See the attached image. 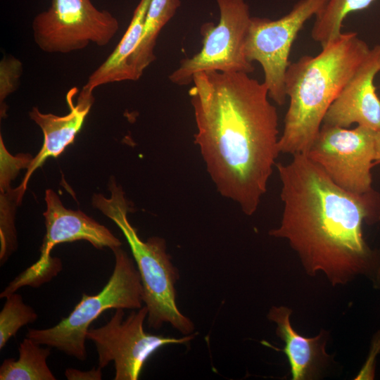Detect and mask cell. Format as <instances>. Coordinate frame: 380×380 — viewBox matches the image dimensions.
I'll return each instance as SVG.
<instances>
[{
	"mask_svg": "<svg viewBox=\"0 0 380 380\" xmlns=\"http://www.w3.org/2000/svg\"><path fill=\"white\" fill-rule=\"evenodd\" d=\"M248 75L201 72L189 94L194 141L213 182L222 196L252 215L280 152L277 109L265 83Z\"/></svg>",
	"mask_w": 380,
	"mask_h": 380,
	"instance_id": "1",
	"label": "cell"
},
{
	"mask_svg": "<svg viewBox=\"0 0 380 380\" xmlns=\"http://www.w3.org/2000/svg\"><path fill=\"white\" fill-rule=\"evenodd\" d=\"M292 156L276 164L283 213L269 234L288 241L310 276L322 272L335 286L363 275L380 285V253L370 249L362 234L365 222L380 220L379 194L349 192L306 155Z\"/></svg>",
	"mask_w": 380,
	"mask_h": 380,
	"instance_id": "2",
	"label": "cell"
},
{
	"mask_svg": "<svg viewBox=\"0 0 380 380\" xmlns=\"http://www.w3.org/2000/svg\"><path fill=\"white\" fill-rule=\"evenodd\" d=\"M356 32L342 33L316 56L290 63L284 79L289 105L279 149L306 155L331 103L370 51Z\"/></svg>",
	"mask_w": 380,
	"mask_h": 380,
	"instance_id": "3",
	"label": "cell"
},
{
	"mask_svg": "<svg viewBox=\"0 0 380 380\" xmlns=\"http://www.w3.org/2000/svg\"><path fill=\"white\" fill-rule=\"evenodd\" d=\"M109 189L110 198L95 194L92 205L114 222L129 246L141 278L143 303L148 309V327L159 329L168 323L184 336L191 334L194 324L177 305L175 284L179 271L167 252L165 241L158 236L142 241L127 219L129 208L123 191L114 179Z\"/></svg>",
	"mask_w": 380,
	"mask_h": 380,
	"instance_id": "4",
	"label": "cell"
},
{
	"mask_svg": "<svg viewBox=\"0 0 380 380\" xmlns=\"http://www.w3.org/2000/svg\"><path fill=\"white\" fill-rule=\"evenodd\" d=\"M112 251L115 256L114 269L101 291L93 296L83 293L72 312L56 325L43 329H29L27 337L84 361L87 358V333L90 324L103 312L142 307L143 290L138 269L120 247Z\"/></svg>",
	"mask_w": 380,
	"mask_h": 380,
	"instance_id": "5",
	"label": "cell"
},
{
	"mask_svg": "<svg viewBox=\"0 0 380 380\" xmlns=\"http://www.w3.org/2000/svg\"><path fill=\"white\" fill-rule=\"evenodd\" d=\"M46 209V234L40 248L38 260L16 277L0 293L6 298L24 286L38 287L49 282L61 271L58 258L51 256L57 244L85 240L96 248L107 247L111 250L120 247L121 241L105 226L99 224L80 210L65 208L56 192L47 189L45 193Z\"/></svg>",
	"mask_w": 380,
	"mask_h": 380,
	"instance_id": "6",
	"label": "cell"
},
{
	"mask_svg": "<svg viewBox=\"0 0 380 380\" xmlns=\"http://www.w3.org/2000/svg\"><path fill=\"white\" fill-rule=\"evenodd\" d=\"M220 13L219 23H207L201 28L203 47L191 58L183 59L170 76L176 84L193 82L201 72H243L254 71L244 53V44L251 16L245 0H216Z\"/></svg>",
	"mask_w": 380,
	"mask_h": 380,
	"instance_id": "7",
	"label": "cell"
},
{
	"mask_svg": "<svg viewBox=\"0 0 380 380\" xmlns=\"http://www.w3.org/2000/svg\"><path fill=\"white\" fill-rule=\"evenodd\" d=\"M32 27L34 42L42 51L68 53L90 43L107 45L118 32L119 23L90 0H51L49 9L34 17Z\"/></svg>",
	"mask_w": 380,
	"mask_h": 380,
	"instance_id": "8",
	"label": "cell"
},
{
	"mask_svg": "<svg viewBox=\"0 0 380 380\" xmlns=\"http://www.w3.org/2000/svg\"><path fill=\"white\" fill-rule=\"evenodd\" d=\"M324 0H299L291 11L277 20L251 17L244 53L247 60L258 62L264 72L269 96L277 104L286 102L284 79L294 40L304 24L315 16Z\"/></svg>",
	"mask_w": 380,
	"mask_h": 380,
	"instance_id": "9",
	"label": "cell"
},
{
	"mask_svg": "<svg viewBox=\"0 0 380 380\" xmlns=\"http://www.w3.org/2000/svg\"><path fill=\"white\" fill-rule=\"evenodd\" d=\"M124 309H115L113 315L104 325L89 329L87 339L92 341L98 354L99 367L114 362V380H137L147 360L159 348L171 344H185L195 334L181 338L153 335L144 331L147 318L146 306L132 311L124 319Z\"/></svg>",
	"mask_w": 380,
	"mask_h": 380,
	"instance_id": "10",
	"label": "cell"
},
{
	"mask_svg": "<svg viewBox=\"0 0 380 380\" xmlns=\"http://www.w3.org/2000/svg\"><path fill=\"white\" fill-rule=\"evenodd\" d=\"M376 131L322 124L306 156L342 189L356 194L373 190Z\"/></svg>",
	"mask_w": 380,
	"mask_h": 380,
	"instance_id": "11",
	"label": "cell"
},
{
	"mask_svg": "<svg viewBox=\"0 0 380 380\" xmlns=\"http://www.w3.org/2000/svg\"><path fill=\"white\" fill-rule=\"evenodd\" d=\"M380 72V45H376L328 109L322 124L348 128L356 123L380 129V99L374 81Z\"/></svg>",
	"mask_w": 380,
	"mask_h": 380,
	"instance_id": "12",
	"label": "cell"
},
{
	"mask_svg": "<svg viewBox=\"0 0 380 380\" xmlns=\"http://www.w3.org/2000/svg\"><path fill=\"white\" fill-rule=\"evenodd\" d=\"M77 88L73 87L66 95L69 113L63 116L51 113H43L37 107H33L29 113L30 118L42 129L44 142L37 155L32 158L23 182L19 186L23 194L28 180L32 173L42 166L49 158H56L72 144L81 130L84 120L93 105V93L81 91L75 104L73 97Z\"/></svg>",
	"mask_w": 380,
	"mask_h": 380,
	"instance_id": "13",
	"label": "cell"
},
{
	"mask_svg": "<svg viewBox=\"0 0 380 380\" xmlns=\"http://www.w3.org/2000/svg\"><path fill=\"white\" fill-rule=\"evenodd\" d=\"M293 310L285 306H272L267 318L277 324L276 334L284 343L279 351L285 353L289 362L293 380L316 379L331 362L326 352L329 333L324 330L314 337H305L291 324Z\"/></svg>",
	"mask_w": 380,
	"mask_h": 380,
	"instance_id": "14",
	"label": "cell"
},
{
	"mask_svg": "<svg viewBox=\"0 0 380 380\" xmlns=\"http://www.w3.org/2000/svg\"><path fill=\"white\" fill-rule=\"evenodd\" d=\"M151 0H140L127 30L115 49L88 77L82 90L93 93L101 85L122 81H134L129 60L141 37L146 15Z\"/></svg>",
	"mask_w": 380,
	"mask_h": 380,
	"instance_id": "15",
	"label": "cell"
},
{
	"mask_svg": "<svg viewBox=\"0 0 380 380\" xmlns=\"http://www.w3.org/2000/svg\"><path fill=\"white\" fill-rule=\"evenodd\" d=\"M179 0H151L146 15L139 44L129 60L134 80H139L145 69L156 60L154 48L158 36L180 6Z\"/></svg>",
	"mask_w": 380,
	"mask_h": 380,
	"instance_id": "16",
	"label": "cell"
},
{
	"mask_svg": "<svg viewBox=\"0 0 380 380\" xmlns=\"http://www.w3.org/2000/svg\"><path fill=\"white\" fill-rule=\"evenodd\" d=\"M26 336L20 343L18 360L5 359L0 367L1 380H56L46 360L49 348H42Z\"/></svg>",
	"mask_w": 380,
	"mask_h": 380,
	"instance_id": "17",
	"label": "cell"
},
{
	"mask_svg": "<svg viewBox=\"0 0 380 380\" xmlns=\"http://www.w3.org/2000/svg\"><path fill=\"white\" fill-rule=\"evenodd\" d=\"M374 0H324L315 15L311 37L322 48L339 37L343 22L350 13L367 8Z\"/></svg>",
	"mask_w": 380,
	"mask_h": 380,
	"instance_id": "18",
	"label": "cell"
},
{
	"mask_svg": "<svg viewBox=\"0 0 380 380\" xmlns=\"http://www.w3.org/2000/svg\"><path fill=\"white\" fill-rule=\"evenodd\" d=\"M37 318L34 310L23 302L21 295L15 292L7 296L0 312V350L20 328L34 322Z\"/></svg>",
	"mask_w": 380,
	"mask_h": 380,
	"instance_id": "19",
	"label": "cell"
},
{
	"mask_svg": "<svg viewBox=\"0 0 380 380\" xmlns=\"http://www.w3.org/2000/svg\"><path fill=\"white\" fill-rule=\"evenodd\" d=\"M23 72L21 61L13 56H4L0 62L1 117L5 116L4 100L19 87Z\"/></svg>",
	"mask_w": 380,
	"mask_h": 380,
	"instance_id": "20",
	"label": "cell"
},
{
	"mask_svg": "<svg viewBox=\"0 0 380 380\" xmlns=\"http://www.w3.org/2000/svg\"><path fill=\"white\" fill-rule=\"evenodd\" d=\"M101 369L102 368L99 367L88 371L68 368L65 372V376L68 380H101L102 379Z\"/></svg>",
	"mask_w": 380,
	"mask_h": 380,
	"instance_id": "21",
	"label": "cell"
},
{
	"mask_svg": "<svg viewBox=\"0 0 380 380\" xmlns=\"http://www.w3.org/2000/svg\"><path fill=\"white\" fill-rule=\"evenodd\" d=\"M380 164V129L375 133L374 165Z\"/></svg>",
	"mask_w": 380,
	"mask_h": 380,
	"instance_id": "22",
	"label": "cell"
}]
</instances>
